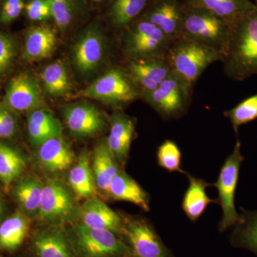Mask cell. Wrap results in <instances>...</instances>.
<instances>
[{"mask_svg": "<svg viewBox=\"0 0 257 257\" xmlns=\"http://www.w3.org/2000/svg\"><path fill=\"white\" fill-rule=\"evenodd\" d=\"M30 219L22 214L16 213L0 225V248L6 251H14L20 247L30 229Z\"/></svg>", "mask_w": 257, "mask_h": 257, "instance_id": "484cf974", "label": "cell"}, {"mask_svg": "<svg viewBox=\"0 0 257 257\" xmlns=\"http://www.w3.org/2000/svg\"><path fill=\"white\" fill-rule=\"evenodd\" d=\"M89 1L94 3V4H101V3H104L105 0H89Z\"/></svg>", "mask_w": 257, "mask_h": 257, "instance_id": "ab89813d", "label": "cell"}, {"mask_svg": "<svg viewBox=\"0 0 257 257\" xmlns=\"http://www.w3.org/2000/svg\"><path fill=\"white\" fill-rule=\"evenodd\" d=\"M185 6L209 12L232 25L254 9V0H186Z\"/></svg>", "mask_w": 257, "mask_h": 257, "instance_id": "ac0fdd59", "label": "cell"}, {"mask_svg": "<svg viewBox=\"0 0 257 257\" xmlns=\"http://www.w3.org/2000/svg\"><path fill=\"white\" fill-rule=\"evenodd\" d=\"M15 51L13 40L8 35L0 34V75L9 69L15 58Z\"/></svg>", "mask_w": 257, "mask_h": 257, "instance_id": "8d00e7d4", "label": "cell"}, {"mask_svg": "<svg viewBox=\"0 0 257 257\" xmlns=\"http://www.w3.org/2000/svg\"><path fill=\"white\" fill-rule=\"evenodd\" d=\"M192 88L171 72L155 91L143 99L164 119H177L188 110Z\"/></svg>", "mask_w": 257, "mask_h": 257, "instance_id": "8992f818", "label": "cell"}, {"mask_svg": "<svg viewBox=\"0 0 257 257\" xmlns=\"http://www.w3.org/2000/svg\"><path fill=\"white\" fill-rule=\"evenodd\" d=\"M157 162L160 167L169 172H182V152L178 145L172 141L167 140L161 144L157 152Z\"/></svg>", "mask_w": 257, "mask_h": 257, "instance_id": "836d02e7", "label": "cell"}, {"mask_svg": "<svg viewBox=\"0 0 257 257\" xmlns=\"http://www.w3.org/2000/svg\"><path fill=\"white\" fill-rule=\"evenodd\" d=\"M231 25L204 10L184 5L181 38L195 42L224 55Z\"/></svg>", "mask_w": 257, "mask_h": 257, "instance_id": "3957f363", "label": "cell"}, {"mask_svg": "<svg viewBox=\"0 0 257 257\" xmlns=\"http://www.w3.org/2000/svg\"><path fill=\"white\" fill-rule=\"evenodd\" d=\"M79 212L82 224L87 227L122 234V218L95 196L84 201Z\"/></svg>", "mask_w": 257, "mask_h": 257, "instance_id": "2e32d148", "label": "cell"}, {"mask_svg": "<svg viewBox=\"0 0 257 257\" xmlns=\"http://www.w3.org/2000/svg\"><path fill=\"white\" fill-rule=\"evenodd\" d=\"M165 58L171 72L193 87L209 66L222 61L223 55L195 42L179 38L172 42Z\"/></svg>", "mask_w": 257, "mask_h": 257, "instance_id": "7a4b0ae2", "label": "cell"}, {"mask_svg": "<svg viewBox=\"0 0 257 257\" xmlns=\"http://www.w3.org/2000/svg\"><path fill=\"white\" fill-rule=\"evenodd\" d=\"M254 9L231 26L223 55V69L228 78L243 81L257 75V0Z\"/></svg>", "mask_w": 257, "mask_h": 257, "instance_id": "6da1fadb", "label": "cell"}, {"mask_svg": "<svg viewBox=\"0 0 257 257\" xmlns=\"http://www.w3.org/2000/svg\"><path fill=\"white\" fill-rule=\"evenodd\" d=\"M5 104L17 111L41 109L45 104L41 88L36 79L28 74H20L10 81L7 88Z\"/></svg>", "mask_w": 257, "mask_h": 257, "instance_id": "4fadbf2b", "label": "cell"}, {"mask_svg": "<svg viewBox=\"0 0 257 257\" xmlns=\"http://www.w3.org/2000/svg\"><path fill=\"white\" fill-rule=\"evenodd\" d=\"M17 123L15 116L8 108L0 106V138H10L16 132Z\"/></svg>", "mask_w": 257, "mask_h": 257, "instance_id": "f35d334b", "label": "cell"}, {"mask_svg": "<svg viewBox=\"0 0 257 257\" xmlns=\"http://www.w3.org/2000/svg\"><path fill=\"white\" fill-rule=\"evenodd\" d=\"M74 232L77 248L83 257H125L130 254L127 245L112 231L92 229L81 223Z\"/></svg>", "mask_w": 257, "mask_h": 257, "instance_id": "ba28073f", "label": "cell"}, {"mask_svg": "<svg viewBox=\"0 0 257 257\" xmlns=\"http://www.w3.org/2000/svg\"><path fill=\"white\" fill-rule=\"evenodd\" d=\"M107 51L102 29L96 24L89 25L74 44L72 59L76 69L84 75L92 73L104 63Z\"/></svg>", "mask_w": 257, "mask_h": 257, "instance_id": "9c48e42d", "label": "cell"}, {"mask_svg": "<svg viewBox=\"0 0 257 257\" xmlns=\"http://www.w3.org/2000/svg\"><path fill=\"white\" fill-rule=\"evenodd\" d=\"M43 186L36 178L23 179L15 186V197L19 205L25 212L29 214L38 212Z\"/></svg>", "mask_w": 257, "mask_h": 257, "instance_id": "4dcf8cb0", "label": "cell"}, {"mask_svg": "<svg viewBox=\"0 0 257 257\" xmlns=\"http://www.w3.org/2000/svg\"><path fill=\"white\" fill-rule=\"evenodd\" d=\"M75 213L73 197L63 184L50 180L43 186L38 211L40 219L50 224H60L69 221Z\"/></svg>", "mask_w": 257, "mask_h": 257, "instance_id": "8fae6325", "label": "cell"}, {"mask_svg": "<svg viewBox=\"0 0 257 257\" xmlns=\"http://www.w3.org/2000/svg\"><path fill=\"white\" fill-rule=\"evenodd\" d=\"M41 80L47 94L54 96L65 95L72 87L67 69L60 61H56L44 68Z\"/></svg>", "mask_w": 257, "mask_h": 257, "instance_id": "f1b7e54d", "label": "cell"}, {"mask_svg": "<svg viewBox=\"0 0 257 257\" xmlns=\"http://www.w3.org/2000/svg\"><path fill=\"white\" fill-rule=\"evenodd\" d=\"M184 175L188 179L189 186L184 193L182 207L189 220L195 222L204 214L209 204L218 202L207 195V189L211 184L187 172H184Z\"/></svg>", "mask_w": 257, "mask_h": 257, "instance_id": "603a6c76", "label": "cell"}, {"mask_svg": "<svg viewBox=\"0 0 257 257\" xmlns=\"http://www.w3.org/2000/svg\"><path fill=\"white\" fill-rule=\"evenodd\" d=\"M55 30L42 25L29 29L25 35L23 57L28 62H37L49 58L57 45Z\"/></svg>", "mask_w": 257, "mask_h": 257, "instance_id": "d6986e66", "label": "cell"}, {"mask_svg": "<svg viewBox=\"0 0 257 257\" xmlns=\"http://www.w3.org/2000/svg\"><path fill=\"white\" fill-rule=\"evenodd\" d=\"M122 219V234L127 239V246L133 257H172L170 251L148 221L142 218Z\"/></svg>", "mask_w": 257, "mask_h": 257, "instance_id": "30bf717a", "label": "cell"}, {"mask_svg": "<svg viewBox=\"0 0 257 257\" xmlns=\"http://www.w3.org/2000/svg\"><path fill=\"white\" fill-rule=\"evenodd\" d=\"M89 160L87 152H84L69 172V184L78 199H87L95 196V181Z\"/></svg>", "mask_w": 257, "mask_h": 257, "instance_id": "d4e9b609", "label": "cell"}, {"mask_svg": "<svg viewBox=\"0 0 257 257\" xmlns=\"http://www.w3.org/2000/svg\"><path fill=\"white\" fill-rule=\"evenodd\" d=\"M135 132V123L133 118L119 111L112 114L106 143L120 165H124L127 161Z\"/></svg>", "mask_w": 257, "mask_h": 257, "instance_id": "e0dca14e", "label": "cell"}, {"mask_svg": "<svg viewBox=\"0 0 257 257\" xmlns=\"http://www.w3.org/2000/svg\"><path fill=\"white\" fill-rule=\"evenodd\" d=\"M25 167V160L18 152L0 143V179L5 185L20 177Z\"/></svg>", "mask_w": 257, "mask_h": 257, "instance_id": "1f68e13d", "label": "cell"}, {"mask_svg": "<svg viewBox=\"0 0 257 257\" xmlns=\"http://www.w3.org/2000/svg\"><path fill=\"white\" fill-rule=\"evenodd\" d=\"M82 95L120 107L141 96L126 71L112 67L82 91Z\"/></svg>", "mask_w": 257, "mask_h": 257, "instance_id": "52a82bcc", "label": "cell"}, {"mask_svg": "<svg viewBox=\"0 0 257 257\" xmlns=\"http://www.w3.org/2000/svg\"><path fill=\"white\" fill-rule=\"evenodd\" d=\"M63 115L67 127L79 138L92 137L106 126L104 114L92 104L82 103L66 106Z\"/></svg>", "mask_w": 257, "mask_h": 257, "instance_id": "9a60e30c", "label": "cell"}, {"mask_svg": "<svg viewBox=\"0 0 257 257\" xmlns=\"http://www.w3.org/2000/svg\"><path fill=\"white\" fill-rule=\"evenodd\" d=\"M140 18L160 28L172 41L181 38L184 5L178 0H155Z\"/></svg>", "mask_w": 257, "mask_h": 257, "instance_id": "5bb4252c", "label": "cell"}, {"mask_svg": "<svg viewBox=\"0 0 257 257\" xmlns=\"http://www.w3.org/2000/svg\"><path fill=\"white\" fill-rule=\"evenodd\" d=\"M150 0H111L109 18L118 30H125L146 9Z\"/></svg>", "mask_w": 257, "mask_h": 257, "instance_id": "83f0119b", "label": "cell"}, {"mask_svg": "<svg viewBox=\"0 0 257 257\" xmlns=\"http://www.w3.org/2000/svg\"><path fill=\"white\" fill-rule=\"evenodd\" d=\"M0 214H1V205H0Z\"/></svg>", "mask_w": 257, "mask_h": 257, "instance_id": "60d3db41", "label": "cell"}, {"mask_svg": "<svg viewBox=\"0 0 257 257\" xmlns=\"http://www.w3.org/2000/svg\"><path fill=\"white\" fill-rule=\"evenodd\" d=\"M32 243L34 251L38 257H75L67 240L57 231L38 233Z\"/></svg>", "mask_w": 257, "mask_h": 257, "instance_id": "4316f807", "label": "cell"}, {"mask_svg": "<svg viewBox=\"0 0 257 257\" xmlns=\"http://www.w3.org/2000/svg\"><path fill=\"white\" fill-rule=\"evenodd\" d=\"M27 17L34 22H44L52 18L50 4L47 0H30L25 8Z\"/></svg>", "mask_w": 257, "mask_h": 257, "instance_id": "d590c367", "label": "cell"}, {"mask_svg": "<svg viewBox=\"0 0 257 257\" xmlns=\"http://www.w3.org/2000/svg\"><path fill=\"white\" fill-rule=\"evenodd\" d=\"M125 71L141 97L155 91L171 73L165 57L128 60Z\"/></svg>", "mask_w": 257, "mask_h": 257, "instance_id": "7c38bea8", "label": "cell"}, {"mask_svg": "<svg viewBox=\"0 0 257 257\" xmlns=\"http://www.w3.org/2000/svg\"><path fill=\"white\" fill-rule=\"evenodd\" d=\"M172 42L160 28L139 18L125 29L123 49L128 60L166 57Z\"/></svg>", "mask_w": 257, "mask_h": 257, "instance_id": "277c9868", "label": "cell"}, {"mask_svg": "<svg viewBox=\"0 0 257 257\" xmlns=\"http://www.w3.org/2000/svg\"><path fill=\"white\" fill-rule=\"evenodd\" d=\"M108 197L114 200L132 203L145 211L150 210L148 194L135 179L121 170L111 181Z\"/></svg>", "mask_w": 257, "mask_h": 257, "instance_id": "44dd1931", "label": "cell"}, {"mask_svg": "<svg viewBox=\"0 0 257 257\" xmlns=\"http://www.w3.org/2000/svg\"><path fill=\"white\" fill-rule=\"evenodd\" d=\"M92 160V170L96 187L108 196L111 181L120 169L119 164L108 147L106 140L97 144L94 148Z\"/></svg>", "mask_w": 257, "mask_h": 257, "instance_id": "cb8c5ba5", "label": "cell"}, {"mask_svg": "<svg viewBox=\"0 0 257 257\" xmlns=\"http://www.w3.org/2000/svg\"><path fill=\"white\" fill-rule=\"evenodd\" d=\"M50 4L52 18L56 25L64 32L70 26L75 14L74 0H47Z\"/></svg>", "mask_w": 257, "mask_h": 257, "instance_id": "e575fe53", "label": "cell"}, {"mask_svg": "<svg viewBox=\"0 0 257 257\" xmlns=\"http://www.w3.org/2000/svg\"><path fill=\"white\" fill-rule=\"evenodd\" d=\"M29 138L34 146L40 147L51 139L62 136V124L47 109H37L29 112Z\"/></svg>", "mask_w": 257, "mask_h": 257, "instance_id": "7402d4cb", "label": "cell"}, {"mask_svg": "<svg viewBox=\"0 0 257 257\" xmlns=\"http://www.w3.org/2000/svg\"><path fill=\"white\" fill-rule=\"evenodd\" d=\"M224 115L229 119L235 133H237L240 126L257 119V93L225 111Z\"/></svg>", "mask_w": 257, "mask_h": 257, "instance_id": "d6a6232c", "label": "cell"}, {"mask_svg": "<svg viewBox=\"0 0 257 257\" xmlns=\"http://www.w3.org/2000/svg\"><path fill=\"white\" fill-rule=\"evenodd\" d=\"M234 226L232 241L236 246L247 248L257 254V211H242Z\"/></svg>", "mask_w": 257, "mask_h": 257, "instance_id": "f546056e", "label": "cell"}, {"mask_svg": "<svg viewBox=\"0 0 257 257\" xmlns=\"http://www.w3.org/2000/svg\"><path fill=\"white\" fill-rule=\"evenodd\" d=\"M25 0H4L0 10V23H11L25 10Z\"/></svg>", "mask_w": 257, "mask_h": 257, "instance_id": "74e56055", "label": "cell"}, {"mask_svg": "<svg viewBox=\"0 0 257 257\" xmlns=\"http://www.w3.org/2000/svg\"><path fill=\"white\" fill-rule=\"evenodd\" d=\"M241 145L239 139L236 140L234 150L226 157L219 171V177L213 186L218 192V204L220 205L222 216L219 224V231H225L236 226L241 219L235 206V194L240 168L244 160L241 152Z\"/></svg>", "mask_w": 257, "mask_h": 257, "instance_id": "5b68a950", "label": "cell"}, {"mask_svg": "<svg viewBox=\"0 0 257 257\" xmlns=\"http://www.w3.org/2000/svg\"><path fill=\"white\" fill-rule=\"evenodd\" d=\"M37 155L42 167L52 173L67 170L75 160L72 148L62 136L51 139L40 145Z\"/></svg>", "mask_w": 257, "mask_h": 257, "instance_id": "ffe728a7", "label": "cell"}]
</instances>
